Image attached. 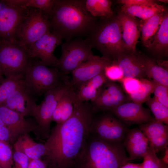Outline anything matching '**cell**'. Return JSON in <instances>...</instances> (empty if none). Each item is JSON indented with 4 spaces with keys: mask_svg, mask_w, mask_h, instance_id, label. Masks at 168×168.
Returning a JSON list of instances; mask_svg holds the SVG:
<instances>
[{
    "mask_svg": "<svg viewBox=\"0 0 168 168\" xmlns=\"http://www.w3.org/2000/svg\"><path fill=\"white\" fill-rule=\"evenodd\" d=\"M73 105L70 117L50 130L44 144V161L52 168H69L75 165L91 133L95 119L92 105L85 101Z\"/></svg>",
    "mask_w": 168,
    "mask_h": 168,
    "instance_id": "6da1fadb",
    "label": "cell"
},
{
    "mask_svg": "<svg viewBox=\"0 0 168 168\" xmlns=\"http://www.w3.org/2000/svg\"><path fill=\"white\" fill-rule=\"evenodd\" d=\"M85 0H54L49 16L51 32L65 41L86 37L96 23L86 10Z\"/></svg>",
    "mask_w": 168,
    "mask_h": 168,
    "instance_id": "7a4b0ae2",
    "label": "cell"
},
{
    "mask_svg": "<svg viewBox=\"0 0 168 168\" xmlns=\"http://www.w3.org/2000/svg\"><path fill=\"white\" fill-rule=\"evenodd\" d=\"M130 161L123 141L105 140L96 134L89 138L75 164L78 168H120Z\"/></svg>",
    "mask_w": 168,
    "mask_h": 168,
    "instance_id": "3957f363",
    "label": "cell"
},
{
    "mask_svg": "<svg viewBox=\"0 0 168 168\" xmlns=\"http://www.w3.org/2000/svg\"><path fill=\"white\" fill-rule=\"evenodd\" d=\"M86 38L92 48L99 50L103 56L111 61L119 54L128 52L123 40L121 25L117 16L101 18Z\"/></svg>",
    "mask_w": 168,
    "mask_h": 168,
    "instance_id": "277c9868",
    "label": "cell"
},
{
    "mask_svg": "<svg viewBox=\"0 0 168 168\" xmlns=\"http://www.w3.org/2000/svg\"><path fill=\"white\" fill-rule=\"evenodd\" d=\"M56 67H49L40 60L31 58L24 74L25 86L34 95L40 96L47 91L64 84L68 80Z\"/></svg>",
    "mask_w": 168,
    "mask_h": 168,
    "instance_id": "5b68a950",
    "label": "cell"
},
{
    "mask_svg": "<svg viewBox=\"0 0 168 168\" xmlns=\"http://www.w3.org/2000/svg\"><path fill=\"white\" fill-rule=\"evenodd\" d=\"M50 31L48 15L41 10L27 7L16 34V42L26 50L45 33Z\"/></svg>",
    "mask_w": 168,
    "mask_h": 168,
    "instance_id": "8992f818",
    "label": "cell"
},
{
    "mask_svg": "<svg viewBox=\"0 0 168 168\" xmlns=\"http://www.w3.org/2000/svg\"><path fill=\"white\" fill-rule=\"evenodd\" d=\"M73 88L68 80L63 85L44 93V99L39 105H37L31 114L38 125L37 138L44 139L48 138L54 112L62 96Z\"/></svg>",
    "mask_w": 168,
    "mask_h": 168,
    "instance_id": "52a82bcc",
    "label": "cell"
},
{
    "mask_svg": "<svg viewBox=\"0 0 168 168\" xmlns=\"http://www.w3.org/2000/svg\"><path fill=\"white\" fill-rule=\"evenodd\" d=\"M92 47L88 39L76 38L62 44L61 55L57 68L63 75L68 74L93 56Z\"/></svg>",
    "mask_w": 168,
    "mask_h": 168,
    "instance_id": "ba28073f",
    "label": "cell"
},
{
    "mask_svg": "<svg viewBox=\"0 0 168 168\" xmlns=\"http://www.w3.org/2000/svg\"><path fill=\"white\" fill-rule=\"evenodd\" d=\"M30 58L26 51L17 43L0 42V68L6 77L24 75Z\"/></svg>",
    "mask_w": 168,
    "mask_h": 168,
    "instance_id": "9c48e42d",
    "label": "cell"
},
{
    "mask_svg": "<svg viewBox=\"0 0 168 168\" xmlns=\"http://www.w3.org/2000/svg\"><path fill=\"white\" fill-rule=\"evenodd\" d=\"M62 42V40L59 36L49 31L42 36L26 51L30 58H38L46 65L57 68L58 60L54 55V52Z\"/></svg>",
    "mask_w": 168,
    "mask_h": 168,
    "instance_id": "30bf717a",
    "label": "cell"
},
{
    "mask_svg": "<svg viewBox=\"0 0 168 168\" xmlns=\"http://www.w3.org/2000/svg\"><path fill=\"white\" fill-rule=\"evenodd\" d=\"M24 117L3 105H0V118L9 131L10 142L12 144L23 134L32 132L36 136L38 135L37 123L26 120Z\"/></svg>",
    "mask_w": 168,
    "mask_h": 168,
    "instance_id": "8fae6325",
    "label": "cell"
},
{
    "mask_svg": "<svg viewBox=\"0 0 168 168\" xmlns=\"http://www.w3.org/2000/svg\"><path fill=\"white\" fill-rule=\"evenodd\" d=\"M128 130L123 122L112 114L107 113L98 119L95 118L91 133L105 140L123 142Z\"/></svg>",
    "mask_w": 168,
    "mask_h": 168,
    "instance_id": "7c38bea8",
    "label": "cell"
},
{
    "mask_svg": "<svg viewBox=\"0 0 168 168\" xmlns=\"http://www.w3.org/2000/svg\"><path fill=\"white\" fill-rule=\"evenodd\" d=\"M27 7L6 5L0 11V41L17 43L16 34Z\"/></svg>",
    "mask_w": 168,
    "mask_h": 168,
    "instance_id": "4fadbf2b",
    "label": "cell"
},
{
    "mask_svg": "<svg viewBox=\"0 0 168 168\" xmlns=\"http://www.w3.org/2000/svg\"><path fill=\"white\" fill-rule=\"evenodd\" d=\"M111 62L107 58L94 55L72 72L71 85L79 90L85 82L104 71Z\"/></svg>",
    "mask_w": 168,
    "mask_h": 168,
    "instance_id": "5bb4252c",
    "label": "cell"
},
{
    "mask_svg": "<svg viewBox=\"0 0 168 168\" xmlns=\"http://www.w3.org/2000/svg\"><path fill=\"white\" fill-rule=\"evenodd\" d=\"M92 105L94 111L111 110L128 102L129 99L119 85L114 82L108 81L104 85Z\"/></svg>",
    "mask_w": 168,
    "mask_h": 168,
    "instance_id": "9a60e30c",
    "label": "cell"
},
{
    "mask_svg": "<svg viewBox=\"0 0 168 168\" xmlns=\"http://www.w3.org/2000/svg\"><path fill=\"white\" fill-rule=\"evenodd\" d=\"M110 111L125 124L128 125L145 124L155 119L152 117L149 109L133 102H125Z\"/></svg>",
    "mask_w": 168,
    "mask_h": 168,
    "instance_id": "2e32d148",
    "label": "cell"
},
{
    "mask_svg": "<svg viewBox=\"0 0 168 168\" xmlns=\"http://www.w3.org/2000/svg\"><path fill=\"white\" fill-rule=\"evenodd\" d=\"M139 128L147 138L149 148L156 153L165 149L168 145V126L155 119L139 125Z\"/></svg>",
    "mask_w": 168,
    "mask_h": 168,
    "instance_id": "e0dca14e",
    "label": "cell"
},
{
    "mask_svg": "<svg viewBox=\"0 0 168 168\" xmlns=\"http://www.w3.org/2000/svg\"><path fill=\"white\" fill-rule=\"evenodd\" d=\"M112 61L118 66L124 77L140 79L147 77L142 54L136 51L119 54Z\"/></svg>",
    "mask_w": 168,
    "mask_h": 168,
    "instance_id": "ac0fdd59",
    "label": "cell"
},
{
    "mask_svg": "<svg viewBox=\"0 0 168 168\" xmlns=\"http://www.w3.org/2000/svg\"><path fill=\"white\" fill-rule=\"evenodd\" d=\"M37 105L34 95L25 85L16 90L1 105L24 117L31 115Z\"/></svg>",
    "mask_w": 168,
    "mask_h": 168,
    "instance_id": "d6986e66",
    "label": "cell"
},
{
    "mask_svg": "<svg viewBox=\"0 0 168 168\" xmlns=\"http://www.w3.org/2000/svg\"><path fill=\"white\" fill-rule=\"evenodd\" d=\"M117 16L121 25L122 37L127 52H136L140 36V24L135 17L121 12Z\"/></svg>",
    "mask_w": 168,
    "mask_h": 168,
    "instance_id": "ffe728a7",
    "label": "cell"
},
{
    "mask_svg": "<svg viewBox=\"0 0 168 168\" xmlns=\"http://www.w3.org/2000/svg\"><path fill=\"white\" fill-rule=\"evenodd\" d=\"M123 143L130 161L143 158L149 149L147 138L138 128L128 130Z\"/></svg>",
    "mask_w": 168,
    "mask_h": 168,
    "instance_id": "44dd1931",
    "label": "cell"
},
{
    "mask_svg": "<svg viewBox=\"0 0 168 168\" xmlns=\"http://www.w3.org/2000/svg\"><path fill=\"white\" fill-rule=\"evenodd\" d=\"M156 57H167L168 54V13L165 11L159 26L148 48Z\"/></svg>",
    "mask_w": 168,
    "mask_h": 168,
    "instance_id": "7402d4cb",
    "label": "cell"
},
{
    "mask_svg": "<svg viewBox=\"0 0 168 168\" xmlns=\"http://www.w3.org/2000/svg\"><path fill=\"white\" fill-rule=\"evenodd\" d=\"M13 145L15 151L24 153L30 160L40 159L45 151L44 144L35 141L28 133L20 136Z\"/></svg>",
    "mask_w": 168,
    "mask_h": 168,
    "instance_id": "603a6c76",
    "label": "cell"
},
{
    "mask_svg": "<svg viewBox=\"0 0 168 168\" xmlns=\"http://www.w3.org/2000/svg\"><path fill=\"white\" fill-rule=\"evenodd\" d=\"M78 103L73 88L64 94L58 102L53 115L52 121L59 124L69 119L72 115L73 104Z\"/></svg>",
    "mask_w": 168,
    "mask_h": 168,
    "instance_id": "cb8c5ba5",
    "label": "cell"
},
{
    "mask_svg": "<svg viewBox=\"0 0 168 168\" xmlns=\"http://www.w3.org/2000/svg\"><path fill=\"white\" fill-rule=\"evenodd\" d=\"M165 11L162 5L157 4L154 1L151 3L140 5L122 6L120 12L145 20L157 13Z\"/></svg>",
    "mask_w": 168,
    "mask_h": 168,
    "instance_id": "d4e9b609",
    "label": "cell"
},
{
    "mask_svg": "<svg viewBox=\"0 0 168 168\" xmlns=\"http://www.w3.org/2000/svg\"><path fill=\"white\" fill-rule=\"evenodd\" d=\"M165 12L157 13L147 20H143L140 24L142 42L148 48L159 26Z\"/></svg>",
    "mask_w": 168,
    "mask_h": 168,
    "instance_id": "484cf974",
    "label": "cell"
},
{
    "mask_svg": "<svg viewBox=\"0 0 168 168\" xmlns=\"http://www.w3.org/2000/svg\"><path fill=\"white\" fill-rule=\"evenodd\" d=\"M147 77L168 86V71L158 65L154 59L142 54Z\"/></svg>",
    "mask_w": 168,
    "mask_h": 168,
    "instance_id": "4316f807",
    "label": "cell"
},
{
    "mask_svg": "<svg viewBox=\"0 0 168 168\" xmlns=\"http://www.w3.org/2000/svg\"><path fill=\"white\" fill-rule=\"evenodd\" d=\"M85 4L86 10L93 17L108 18L114 15L111 0H85Z\"/></svg>",
    "mask_w": 168,
    "mask_h": 168,
    "instance_id": "83f0119b",
    "label": "cell"
},
{
    "mask_svg": "<svg viewBox=\"0 0 168 168\" xmlns=\"http://www.w3.org/2000/svg\"><path fill=\"white\" fill-rule=\"evenodd\" d=\"M25 85L24 75H22L3 78L0 83V105L16 90Z\"/></svg>",
    "mask_w": 168,
    "mask_h": 168,
    "instance_id": "f1b7e54d",
    "label": "cell"
},
{
    "mask_svg": "<svg viewBox=\"0 0 168 168\" xmlns=\"http://www.w3.org/2000/svg\"><path fill=\"white\" fill-rule=\"evenodd\" d=\"M54 0H11L10 5L21 7H33L40 9L49 16L51 14Z\"/></svg>",
    "mask_w": 168,
    "mask_h": 168,
    "instance_id": "f546056e",
    "label": "cell"
},
{
    "mask_svg": "<svg viewBox=\"0 0 168 168\" xmlns=\"http://www.w3.org/2000/svg\"><path fill=\"white\" fill-rule=\"evenodd\" d=\"M140 85L138 89L129 95L128 98L133 102L142 104L148 99L153 93L154 84L152 81L145 78L139 79Z\"/></svg>",
    "mask_w": 168,
    "mask_h": 168,
    "instance_id": "4dcf8cb0",
    "label": "cell"
},
{
    "mask_svg": "<svg viewBox=\"0 0 168 168\" xmlns=\"http://www.w3.org/2000/svg\"><path fill=\"white\" fill-rule=\"evenodd\" d=\"M155 116L156 120L168 124V108L150 96L145 102Z\"/></svg>",
    "mask_w": 168,
    "mask_h": 168,
    "instance_id": "1f68e13d",
    "label": "cell"
},
{
    "mask_svg": "<svg viewBox=\"0 0 168 168\" xmlns=\"http://www.w3.org/2000/svg\"><path fill=\"white\" fill-rule=\"evenodd\" d=\"M101 89H97L86 83H84L78 90V92L76 93L77 102L81 103L88 100L93 101L98 96Z\"/></svg>",
    "mask_w": 168,
    "mask_h": 168,
    "instance_id": "d6a6232c",
    "label": "cell"
},
{
    "mask_svg": "<svg viewBox=\"0 0 168 168\" xmlns=\"http://www.w3.org/2000/svg\"><path fill=\"white\" fill-rule=\"evenodd\" d=\"M13 153L9 143L0 141V166L2 168H12Z\"/></svg>",
    "mask_w": 168,
    "mask_h": 168,
    "instance_id": "836d02e7",
    "label": "cell"
},
{
    "mask_svg": "<svg viewBox=\"0 0 168 168\" xmlns=\"http://www.w3.org/2000/svg\"><path fill=\"white\" fill-rule=\"evenodd\" d=\"M142 168H161L162 161L149 148L144 156Z\"/></svg>",
    "mask_w": 168,
    "mask_h": 168,
    "instance_id": "e575fe53",
    "label": "cell"
},
{
    "mask_svg": "<svg viewBox=\"0 0 168 168\" xmlns=\"http://www.w3.org/2000/svg\"><path fill=\"white\" fill-rule=\"evenodd\" d=\"M154 84V97L161 104L168 108V86L152 80Z\"/></svg>",
    "mask_w": 168,
    "mask_h": 168,
    "instance_id": "d590c367",
    "label": "cell"
},
{
    "mask_svg": "<svg viewBox=\"0 0 168 168\" xmlns=\"http://www.w3.org/2000/svg\"><path fill=\"white\" fill-rule=\"evenodd\" d=\"M104 73L108 81L114 82L120 81L124 76L121 69L118 66L113 63L106 66L104 70Z\"/></svg>",
    "mask_w": 168,
    "mask_h": 168,
    "instance_id": "8d00e7d4",
    "label": "cell"
},
{
    "mask_svg": "<svg viewBox=\"0 0 168 168\" xmlns=\"http://www.w3.org/2000/svg\"><path fill=\"white\" fill-rule=\"evenodd\" d=\"M120 81L125 91L128 95L137 90L140 85V79L134 78L124 77Z\"/></svg>",
    "mask_w": 168,
    "mask_h": 168,
    "instance_id": "74e56055",
    "label": "cell"
},
{
    "mask_svg": "<svg viewBox=\"0 0 168 168\" xmlns=\"http://www.w3.org/2000/svg\"><path fill=\"white\" fill-rule=\"evenodd\" d=\"M13 160L14 168H28L30 159L22 152L14 150Z\"/></svg>",
    "mask_w": 168,
    "mask_h": 168,
    "instance_id": "f35d334b",
    "label": "cell"
},
{
    "mask_svg": "<svg viewBox=\"0 0 168 168\" xmlns=\"http://www.w3.org/2000/svg\"><path fill=\"white\" fill-rule=\"evenodd\" d=\"M108 81L103 71L85 82L97 89H100Z\"/></svg>",
    "mask_w": 168,
    "mask_h": 168,
    "instance_id": "ab89813d",
    "label": "cell"
},
{
    "mask_svg": "<svg viewBox=\"0 0 168 168\" xmlns=\"http://www.w3.org/2000/svg\"><path fill=\"white\" fill-rule=\"evenodd\" d=\"M154 1L152 0H121L118 1V2L122 6H130L147 4Z\"/></svg>",
    "mask_w": 168,
    "mask_h": 168,
    "instance_id": "60d3db41",
    "label": "cell"
},
{
    "mask_svg": "<svg viewBox=\"0 0 168 168\" xmlns=\"http://www.w3.org/2000/svg\"><path fill=\"white\" fill-rule=\"evenodd\" d=\"M28 168H48L47 165L40 159L30 160Z\"/></svg>",
    "mask_w": 168,
    "mask_h": 168,
    "instance_id": "b9f144b4",
    "label": "cell"
},
{
    "mask_svg": "<svg viewBox=\"0 0 168 168\" xmlns=\"http://www.w3.org/2000/svg\"><path fill=\"white\" fill-rule=\"evenodd\" d=\"M0 141L10 143L9 133L6 126H0Z\"/></svg>",
    "mask_w": 168,
    "mask_h": 168,
    "instance_id": "7bdbcfd3",
    "label": "cell"
},
{
    "mask_svg": "<svg viewBox=\"0 0 168 168\" xmlns=\"http://www.w3.org/2000/svg\"><path fill=\"white\" fill-rule=\"evenodd\" d=\"M142 163L135 164L130 162L126 163L120 168H142Z\"/></svg>",
    "mask_w": 168,
    "mask_h": 168,
    "instance_id": "ee69618b",
    "label": "cell"
},
{
    "mask_svg": "<svg viewBox=\"0 0 168 168\" xmlns=\"http://www.w3.org/2000/svg\"><path fill=\"white\" fill-rule=\"evenodd\" d=\"M158 65L161 67L168 70V61L161 59L156 60Z\"/></svg>",
    "mask_w": 168,
    "mask_h": 168,
    "instance_id": "f6af8a7d",
    "label": "cell"
},
{
    "mask_svg": "<svg viewBox=\"0 0 168 168\" xmlns=\"http://www.w3.org/2000/svg\"><path fill=\"white\" fill-rule=\"evenodd\" d=\"M164 155L161 159L162 162L166 164H168V148L167 147L165 149Z\"/></svg>",
    "mask_w": 168,
    "mask_h": 168,
    "instance_id": "bcb514c9",
    "label": "cell"
},
{
    "mask_svg": "<svg viewBox=\"0 0 168 168\" xmlns=\"http://www.w3.org/2000/svg\"><path fill=\"white\" fill-rule=\"evenodd\" d=\"M3 74L0 68V83L2 82L3 78Z\"/></svg>",
    "mask_w": 168,
    "mask_h": 168,
    "instance_id": "7dc6e473",
    "label": "cell"
},
{
    "mask_svg": "<svg viewBox=\"0 0 168 168\" xmlns=\"http://www.w3.org/2000/svg\"><path fill=\"white\" fill-rule=\"evenodd\" d=\"M161 168H168V165L162 162V165Z\"/></svg>",
    "mask_w": 168,
    "mask_h": 168,
    "instance_id": "c3c4849f",
    "label": "cell"
},
{
    "mask_svg": "<svg viewBox=\"0 0 168 168\" xmlns=\"http://www.w3.org/2000/svg\"><path fill=\"white\" fill-rule=\"evenodd\" d=\"M5 126V125L0 118V126Z\"/></svg>",
    "mask_w": 168,
    "mask_h": 168,
    "instance_id": "681fc988",
    "label": "cell"
},
{
    "mask_svg": "<svg viewBox=\"0 0 168 168\" xmlns=\"http://www.w3.org/2000/svg\"><path fill=\"white\" fill-rule=\"evenodd\" d=\"M159 1H161V2H163L165 3H167L168 2V0H159Z\"/></svg>",
    "mask_w": 168,
    "mask_h": 168,
    "instance_id": "f907efd6",
    "label": "cell"
},
{
    "mask_svg": "<svg viewBox=\"0 0 168 168\" xmlns=\"http://www.w3.org/2000/svg\"><path fill=\"white\" fill-rule=\"evenodd\" d=\"M0 168H2L0 166Z\"/></svg>",
    "mask_w": 168,
    "mask_h": 168,
    "instance_id": "816d5d0a",
    "label": "cell"
},
{
    "mask_svg": "<svg viewBox=\"0 0 168 168\" xmlns=\"http://www.w3.org/2000/svg\"><path fill=\"white\" fill-rule=\"evenodd\" d=\"M0 42H1V41H0Z\"/></svg>",
    "mask_w": 168,
    "mask_h": 168,
    "instance_id": "f5cc1de1",
    "label": "cell"
}]
</instances>
